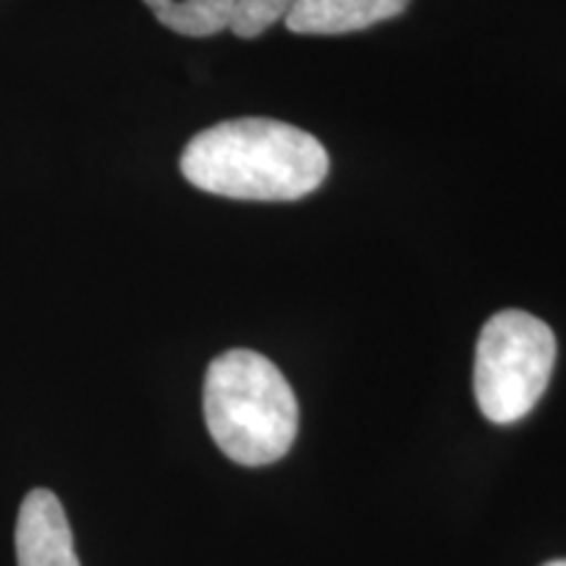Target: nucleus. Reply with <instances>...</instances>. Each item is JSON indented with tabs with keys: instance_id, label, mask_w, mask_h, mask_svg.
Wrapping results in <instances>:
<instances>
[{
	"instance_id": "7",
	"label": "nucleus",
	"mask_w": 566,
	"mask_h": 566,
	"mask_svg": "<svg viewBox=\"0 0 566 566\" xmlns=\"http://www.w3.org/2000/svg\"><path fill=\"white\" fill-rule=\"evenodd\" d=\"M543 566H566V558H558V562H548V564H543Z\"/></svg>"
},
{
	"instance_id": "6",
	"label": "nucleus",
	"mask_w": 566,
	"mask_h": 566,
	"mask_svg": "<svg viewBox=\"0 0 566 566\" xmlns=\"http://www.w3.org/2000/svg\"><path fill=\"white\" fill-rule=\"evenodd\" d=\"M244 0H145L163 27L184 38H212L233 27Z\"/></svg>"
},
{
	"instance_id": "2",
	"label": "nucleus",
	"mask_w": 566,
	"mask_h": 566,
	"mask_svg": "<svg viewBox=\"0 0 566 566\" xmlns=\"http://www.w3.org/2000/svg\"><path fill=\"white\" fill-rule=\"evenodd\" d=\"M202 409L218 449L244 467L279 462L300 430L292 386L271 359L252 349H229L212 359Z\"/></svg>"
},
{
	"instance_id": "1",
	"label": "nucleus",
	"mask_w": 566,
	"mask_h": 566,
	"mask_svg": "<svg viewBox=\"0 0 566 566\" xmlns=\"http://www.w3.org/2000/svg\"><path fill=\"white\" fill-rule=\"evenodd\" d=\"M181 174L202 192L231 200L286 202L313 195L328 176V153L313 134L273 118H231L195 134Z\"/></svg>"
},
{
	"instance_id": "4",
	"label": "nucleus",
	"mask_w": 566,
	"mask_h": 566,
	"mask_svg": "<svg viewBox=\"0 0 566 566\" xmlns=\"http://www.w3.org/2000/svg\"><path fill=\"white\" fill-rule=\"evenodd\" d=\"M17 566H82L59 495L34 488L17 520Z\"/></svg>"
},
{
	"instance_id": "3",
	"label": "nucleus",
	"mask_w": 566,
	"mask_h": 566,
	"mask_svg": "<svg viewBox=\"0 0 566 566\" xmlns=\"http://www.w3.org/2000/svg\"><path fill=\"white\" fill-rule=\"evenodd\" d=\"M556 365V336L541 317L504 310L483 325L475 352V399L495 424L535 409Z\"/></svg>"
},
{
	"instance_id": "5",
	"label": "nucleus",
	"mask_w": 566,
	"mask_h": 566,
	"mask_svg": "<svg viewBox=\"0 0 566 566\" xmlns=\"http://www.w3.org/2000/svg\"><path fill=\"white\" fill-rule=\"evenodd\" d=\"M409 0H294L286 24L294 34H349L405 13Z\"/></svg>"
}]
</instances>
